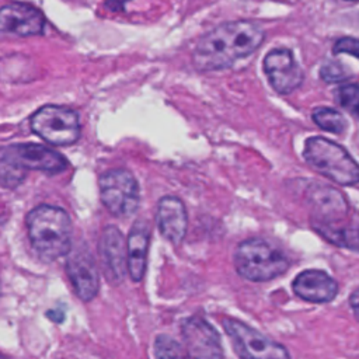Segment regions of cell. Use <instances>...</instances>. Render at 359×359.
<instances>
[{"label":"cell","instance_id":"6da1fadb","mask_svg":"<svg viewBox=\"0 0 359 359\" xmlns=\"http://www.w3.org/2000/svg\"><path fill=\"white\" fill-rule=\"evenodd\" d=\"M264 29L254 21L238 20L217 25L196 43L192 62L201 72L222 70L255 52L264 41Z\"/></svg>","mask_w":359,"mask_h":359},{"label":"cell","instance_id":"7a4b0ae2","mask_svg":"<svg viewBox=\"0 0 359 359\" xmlns=\"http://www.w3.org/2000/svg\"><path fill=\"white\" fill-rule=\"evenodd\" d=\"M309 205L311 226L317 233L335 245L358 250V224L356 222L345 223L349 205L341 192L317 185L309 194Z\"/></svg>","mask_w":359,"mask_h":359},{"label":"cell","instance_id":"3957f363","mask_svg":"<svg viewBox=\"0 0 359 359\" xmlns=\"http://www.w3.org/2000/svg\"><path fill=\"white\" fill-rule=\"evenodd\" d=\"M27 229L35 252L46 262L66 255L72 247V220L62 208H34L27 215Z\"/></svg>","mask_w":359,"mask_h":359},{"label":"cell","instance_id":"277c9868","mask_svg":"<svg viewBox=\"0 0 359 359\" xmlns=\"http://www.w3.org/2000/svg\"><path fill=\"white\" fill-rule=\"evenodd\" d=\"M66 167V158L50 147L35 143L14 144L4 151L0 160V185L15 188L24 181L27 170L57 174Z\"/></svg>","mask_w":359,"mask_h":359},{"label":"cell","instance_id":"5b68a950","mask_svg":"<svg viewBox=\"0 0 359 359\" xmlns=\"http://www.w3.org/2000/svg\"><path fill=\"white\" fill-rule=\"evenodd\" d=\"M286 254L264 238H248L238 244L234 251L237 273L252 282L271 280L289 268Z\"/></svg>","mask_w":359,"mask_h":359},{"label":"cell","instance_id":"8992f818","mask_svg":"<svg viewBox=\"0 0 359 359\" xmlns=\"http://www.w3.org/2000/svg\"><path fill=\"white\" fill-rule=\"evenodd\" d=\"M303 157L314 171L339 185H355L359 180L356 161L342 146L330 139L309 137L304 143Z\"/></svg>","mask_w":359,"mask_h":359},{"label":"cell","instance_id":"52a82bcc","mask_svg":"<svg viewBox=\"0 0 359 359\" xmlns=\"http://www.w3.org/2000/svg\"><path fill=\"white\" fill-rule=\"evenodd\" d=\"M100 196L112 216L129 217L139 208V184L128 170H109L100 177Z\"/></svg>","mask_w":359,"mask_h":359},{"label":"cell","instance_id":"ba28073f","mask_svg":"<svg viewBox=\"0 0 359 359\" xmlns=\"http://www.w3.org/2000/svg\"><path fill=\"white\" fill-rule=\"evenodd\" d=\"M31 129L50 144L69 146L80 137V119L67 107L43 105L31 116Z\"/></svg>","mask_w":359,"mask_h":359},{"label":"cell","instance_id":"9c48e42d","mask_svg":"<svg viewBox=\"0 0 359 359\" xmlns=\"http://www.w3.org/2000/svg\"><path fill=\"white\" fill-rule=\"evenodd\" d=\"M226 334L229 335L236 353L240 358L255 359H285L289 358V352L283 345L272 341L264 334L258 332L252 327L238 321L236 318H223L222 321Z\"/></svg>","mask_w":359,"mask_h":359},{"label":"cell","instance_id":"30bf717a","mask_svg":"<svg viewBox=\"0 0 359 359\" xmlns=\"http://www.w3.org/2000/svg\"><path fill=\"white\" fill-rule=\"evenodd\" d=\"M43 25V14L31 4L8 3L0 7V39L39 35Z\"/></svg>","mask_w":359,"mask_h":359},{"label":"cell","instance_id":"8fae6325","mask_svg":"<svg viewBox=\"0 0 359 359\" xmlns=\"http://www.w3.org/2000/svg\"><path fill=\"white\" fill-rule=\"evenodd\" d=\"M66 261V272L76 294L83 302L93 300L100 289V276L91 252L86 245L70 247Z\"/></svg>","mask_w":359,"mask_h":359},{"label":"cell","instance_id":"7c38bea8","mask_svg":"<svg viewBox=\"0 0 359 359\" xmlns=\"http://www.w3.org/2000/svg\"><path fill=\"white\" fill-rule=\"evenodd\" d=\"M264 72L272 88L279 94H289L303 83L304 74L293 53L286 48L271 50L264 59Z\"/></svg>","mask_w":359,"mask_h":359},{"label":"cell","instance_id":"4fadbf2b","mask_svg":"<svg viewBox=\"0 0 359 359\" xmlns=\"http://www.w3.org/2000/svg\"><path fill=\"white\" fill-rule=\"evenodd\" d=\"M182 337L189 356L222 358V341L219 332L202 317H189L182 324Z\"/></svg>","mask_w":359,"mask_h":359},{"label":"cell","instance_id":"5bb4252c","mask_svg":"<svg viewBox=\"0 0 359 359\" xmlns=\"http://www.w3.org/2000/svg\"><path fill=\"white\" fill-rule=\"evenodd\" d=\"M156 222L161 236L174 245H180L188 227L187 209L177 196H163L158 201Z\"/></svg>","mask_w":359,"mask_h":359},{"label":"cell","instance_id":"9a60e30c","mask_svg":"<svg viewBox=\"0 0 359 359\" xmlns=\"http://www.w3.org/2000/svg\"><path fill=\"white\" fill-rule=\"evenodd\" d=\"M100 254L102 257L104 273L109 282L119 283L126 271V251L123 236L115 226H107L100 238Z\"/></svg>","mask_w":359,"mask_h":359},{"label":"cell","instance_id":"2e32d148","mask_svg":"<svg viewBox=\"0 0 359 359\" xmlns=\"http://www.w3.org/2000/svg\"><path fill=\"white\" fill-rule=\"evenodd\" d=\"M294 293L311 303H328L338 293L337 282L324 271L307 269L300 272L292 285Z\"/></svg>","mask_w":359,"mask_h":359},{"label":"cell","instance_id":"e0dca14e","mask_svg":"<svg viewBox=\"0 0 359 359\" xmlns=\"http://www.w3.org/2000/svg\"><path fill=\"white\" fill-rule=\"evenodd\" d=\"M150 241V226L146 220L139 219L132 226L126 244V266L135 282L143 279L146 271V257Z\"/></svg>","mask_w":359,"mask_h":359},{"label":"cell","instance_id":"ac0fdd59","mask_svg":"<svg viewBox=\"0 0 359 359\" xmlns=\"http://www.w3.org/2000/svg\"><path fill=\"white\" fill-rule=\"evenodd\" d=\"M311 116H313V121L317 123V126L327 132L341 135L346 130V121L344 115L332 108L318 107L313 111Z\"/></svg>","mask_w":359,"mask_h":359},{"label":"cell","instance_id":"d6986e66","mask_svg":"<svg viewBox=\"0 0 359 359\" xmlns=\"http://www.w3.org/2000/svg\"><path fill=\"white\" fill-rule=\"evenodd\" d=\"M359 90L358 86L353 84H344L338 87L334 93L337 102L345 108L348 112H351L353 116L358 115V101H359Z\"/></svg>","mask_w":359,"mask_h":359},{"label":"cell","instance_id":"ffe728a7","mask_svg":"<svg viewBox=\"0 0 359 359\" xmlns=\"http://www.w3.org/2000/svg\"><path fill=\"white\" fill-rule=\"evenodd\" d=\"M154 353L158 358H178L185 356L181 345L167 335H158L154 341Z\"/></svg>","mask_w":359,"mask_h":359},{"label":"cell","instance_id":"44dd1931","mask_svg":"<svg viewBox=\"0 0 359 359\" xmlns=\"http://www.w3.org/2000/svg\"><path fill=\"white\" fill-rule=\"evenodd\" d=\"M320 76L327 83H337V81H344L349 76V72L345 69V66L341 62L328 60L321 66Z\"/></svg>","mask_w":359,"mask_h":359},{"label":"cell","instance_id":"7402d4cb","mask_svg":"<svg viewBox=\"0 0 359 359\" xmlns=\"http://www.w3.org/2000/svg\"><path fill=\"white\" fill-rule=\"evenodd\" d=\"M332 52L335 55H338V53H349L353 57H358V41L355 38H351V36L341 38V39H338L335 42V45L332 48Z\"/></svg>","mask_w":359,"mask_h":359},{"label":"cell","instance_id":"603a6c76","mask_svg":"<svg viewBox=\"0 0 359 359\" xmlns=\"http://www.w3.org/2000/svg\"><path fill=\"white\" fill-rule=\"evenodd\" d=\"M351 306L353 309L355 316H358V289H355L351 294Z\"/></svg>","mask_w":359,"mask_h":359},{"label":"cell","instance_id":"cb8c5ba5","mask_svg":"<svg viewBox=\"0 0 359 359\" xmlns=\"http://www.w3.org/2000/svg\"><path fill=\"white\" fill-rule=\"evenodd\" d=\"M348 1H356V0H348Z\"/></svg>","mask_w":359,"mask_h":359}]
</instances>
